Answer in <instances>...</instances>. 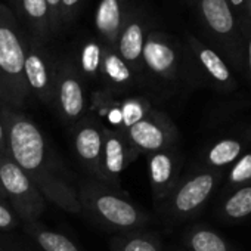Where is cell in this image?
<instances>
[{
	"instance_id": "6",
	"label": "cell",
	"mask_w": 251,
	"mask_h": 251,
	"mask_svg": "<svg viewBox=\"0 0 251 251\" xmlns=\"http://www.w3.org/2000/svg\"><path fill=\"white\" fill-rule=\"evenodd\" d=\"M52 105L55 106L59 120L68 127H74L89 112L84 78L73 59H59L56 64Z\"/></svg>"
},
{
	"instance_id": "22",
	"label": "cell",
	"mask_w": 251,
	"mask_h": 251,
	"mask_svg": "<svg viewBox=\"0 0 251 251\" xmlns=\"http://www.w3.org/2000/svg\"><path fill=\"white\" fill-rule=\"evenodd\" d=\"M109 248L111 251H163L160 236L145 229L115 233L109 241Z\"/></svg>"
},
{
	"instance_id": "15",
	"label": "cell",
	"mask_w": 251,
	"mask_h": 251,
	"mask_svg": "<svg viewBox=\"0 0 251 251\" xmlns=\"http://www.w3.org/2000/svg\"><path fill=\"white\" fill-rule=\"evenodd\" d=\"M12 3L15 5L14 14L28 40L46 46L53 37L46 0H12Z\"/></svg>"
},
{
	"instance_id": "23",
	"label": "cell",
	"mask_w": 251,
	"mask_h": 251,
	"mask_svg": "<svg viewBox=\"0 0 251 251\" xmlns=\"http://www.w3.org/2000/svg\"><path fill=\"white\" fill-rule=\"evenodd\" d=\"M197 59L202 71L205 73L210 83H213L219 90L230 89L233 84V77L225 61L211 49L200 48L197 52Z\"/></svg>"
},
{
	"instance_id": "14",
	"label": "cell",
	"mask_w": 251,
	"mask_h": 251,
	"mask_svg": "<svg viewBox=\"0 0 251 251\" xmlns=\"http://www.w3.org/2000/svg\"><path fill=\"white\" fill-rule=\"evenodd\" d=\"M147 36H148V28H147L145 18L138 9L133 8L114 48V50L121 56V59L127 62L141 78L144 77L142 52H144Z\"/></svg>"
},
{
	"instance_id": "33",
	"label": "cell",
	"mask_w": 251,
	"mask_h": 251,
	"mask_svg": "<svg viewBox=\"0 0 251 251\" xmlns=\"http://www.w3.org/2000/svg\"><path fill=\"white\" fill-rule=\"evenodd\" d=\"M248 73H250V77H251V40H250V45H248Z\"/></svg>"
},
{
	"instance_id": "27",
	"label": "cell",
	"mask_w": 251,
	"mask_h": 251,
	"mask_svg": "<svg viewBox=\"0 0 251 251\" xmlns=\"http://www.w3.org/2000/svg\"><path fill=\"white\" fill-rule=\"evenodd\" d=\"M20 222L21 219L15 213L12 205L5 198L0 197V230L2 232L12 230L20 225Z\"/></svg>"
},
{
	"instance_id": "29",
	"label": "cell",
	"mask_w": 251,
	"mask_h": 251,
	"mask_svg": "<svg viewBox=\"0 0 251 251\" xmlns=\"http://www.w3.org/2000/svg\"><path fill=\"white\" fill-rule=\"evenodd\" d=\"M61 2L62 0H46L49 14H50V25H52V33L56 36L61 31L62 23H61Z\"/></svg>"
},
{
	"instance_id": "12",
	"label": "cell",
	"mask_w": 251,
	"mask_h": 251,
	"mask_svg": "<svg viewBox=\"0 0 251 251\" xmlns=\"http://www.w3.org/2000/svg\"><path fill=\"white\" fill-rule=\"evenodd\" d=\"M142 68L144 74L160 81H175L179 70V56L176 49L160 34L154 31L148 33L142 52Z\"/></svg>"
},
{
	"instance_id": "3",
	"label": "cell",
	"mask_w": 251,
	"mask_h": 251,
	"mask_svg": "<svg viewBox=\"0 0 251 251\" xmlns=\"http://www.w3.org/2000/svg\"><path fill=\"white\" fill-rule=\"evenodd\" d=\"M27 34L14 11L0 3V105L23 109L28 100L24 77Z\"/></svg>"
},
{
	"instance_id": "21",
	"label": "cell",
	"mask_w": 251,
	"mask_h": 251,
	"mask_svg": "<svg viewBox=\"0 0 251 251\" xmlns=\"http://www.w3.org/2000/svg\"><path fill=\"white\" fill-rule=\"evenodd\" d=\"M24 229L42 251H84L67 235L49 229L39 222L24 223Z\"/></svg>"
},
{
	"instance_id": "1",
	"label": "cell",
	"mask_w": 251,
	"mask_h": 251,
	"mask_svg": "<svg viewBox=\"0 0 251 251\" xmlns=\"http://www.w3.org/2000/svg\"><path fill=\"white\" fill-rule=\"evenodd\" d=\"M8 132V155L27 173L45 200L70 214H81L77 188L52 154L39 124L23 109L3 106Z\"/></svg>"
},
{
	"instance_id": "36",
	"label": "cell",
	"mask_w": 251,
	"mask_h": 251,
	"mask_svg": "<svg viewBox=\"0 0 251 251\" xmlns=\"http://www.w3.org/2000/svg\"><path fill=\"white\" fill-rule=\"evenodd\" d=\"M250 9H251V5H250Z\"/></svg>"
},
{
	"instance_id": "26",
	"label": "cell",
	"mask_w": 251,
	"mask_h": 251,
	"mask_svg": "<svg viewBox=\"0 0 251 251\" xmlns=\"http://www.w3.org/2000/svg\"><path fill=\"white\" fill-rule=\"evenodd\" d=\"M225 191L251 185V151H247L225 175Z\"/></svg>"
},
{
	"instance_id": "8",
	"label": "cell",
	"mask_w": 251,
	"mask_h": 251,
	"mask_svg": "<svg viewBox=\"0 0 251 251\" xmlns=\"http://www.w3.org/2000/svg\"><path fill=\"white\" fill-rule=\"evenodd\" d=\"M56 64L53 53L46 48L33 43L27 37V53L24 65V77L30 96H34L45 105H52Z\"/></svg>"
},
{
	"instance_id": "11",
	"label": "cell",
	"mask_w": 251,
	"mask_h": 251,
	"mask_svg": "<svg viewBox=\"0 0 251 251\" xmlns=\"http://www.w3.org/2000/svg\"><path fill=\"white\" fill-rule=\"evenodd\" d=\"M147 161L152 200L158 207L179 183L185 158L176 147L150 154L147 155Z\"/></svg>"
},
{
	"instance_id": "19",
	"label": "cell",
	"mask_w": 251,
	"mask_h": 251,
	"mask_svg": "<svg viewBox=\"0 0 251 251\" xmlns=\"http://www.w3.org/2000/svg\"><path fill=\"white\" fill-rule=\"evenodd\" d=\"M183 251H236L233 245L207 225L191 226L182 238Z\"/></svg>"
},
{
	"instance_id": "13",
	"label": "cell",
	"mask_w": 251,
	"mask_h": 251,
	"mask_svg": "<svg viewBox=\"0 0 251 251\" xmlns=\"http://www.w3.org/2000/svg\"><path fill=\"white\" fill-rule=\"evenodd\" d=\"M99 80L103 86V92L115 98L132 93L142 83V78L132 70V67L108 46H102Z\"/></svg>"
},
{
	"instance_id": "24",
	"label": "cell",
	"mask_w": 251,
	"mask_h": 251,
	"mask_svg": "<svg viewBox=\"0 0 251 251\" xmlns=\"http://www.w3.org/2000/svg\"><path fill=\"white\" fill-rule=\"evenodd\" d=\"M201 9L208 25L219 34H226L233 28V18L226 0H202Z\"/></svg>"
},
{
	"instance_id": "20",
	"label": "cell",
	"mask_w": 251,
	"mask_h": 251,
	"mask_svg": "<svg viewBox=\"0 0 251 251\" xmlns=\"http://www.w3.org/2000/svg\"><path fill=\"white\" fill-rule=\"evenodd\" d=\"M217 216L227 223H236L248 219L251 216V185L227 191L219 204Z\"/></svg>"
},
{
	"instance_id": "30",
	"label": "cell",
	"mask_w": 251,
	"mask_h": 251,
	"mask_svg": "<svg viewBox=\"0 0 251 251\" xmlns=\"http://www.w3.org/2000/svg\"><path fill=\"white\" fill-rule=\"evenodd\" d=\"M8 152V132L3 115V105H0V155Z\"/></svg>"
},
{
	"instance_id": "9",
	"label": "cell",
	"mask_w": 251,
	"mask_h": 251,
	"mask_svg": "<svg viewBox=\"0 0 251 251\" xmlns=\"http://www.w3.org/2000/svg\"><path fill=\"white\" fill-rule=\"evenodd\" d=\"M105 124L98 115L87 112L73 129V150L87 177L100 180V155Z\"/></svg>"
},
{
	"instance_id": "28",
	"label": "cell",
	"mask_w": 251,
	"mask_h": 251,
	"mask_svg": "<svg viewBox=\"0 0 251 251\" xmlns=\"http://www.w3.org/2000/svg\"><path fill=\"white\" fill-rule=\"evenodd\" d=\"M83 0H62L61 2V23L70 24L75 18Z\"/></svg>"
},
{
	"instance_id": "18",
	"label": "cell",
	"mask_w": 251,
	"mask_h": 251,
	"mask_svg": "<svg viewBox=\"0 0 251 251\" xmlns=\"http://www.w3.org/2000/svg\"><path fill=\"white\" fill-rule=\"evenodd\" d=\"M248 148H251V144L244 138H220L202 151L198 167L226 175V172L248 151Z\"/></svg>"
},
{
	"instance_id": "31",
	"label": "cell",
	"mask_w": 251,
	"mask_h": 251,
	"mask_svg": "<svg viewBox=\"0 0 251 251\" xmlns=\"http://www.w3.org/2000/svg\"><path fill=\"white\" fill-rule=\"evenodd\" d=\"M0 251H24V250H20V248H17V247L12 245V244L0 242Z\"/></svg>"
},
{
	"instance_id": "4",
	"label": "cell",
	"mask_w": 251,
	"mask_h": 251,
	"mask_svg": "<svg viewBox=\"0 0 251 251\" xmlns=\"http://www.w3.org/2000/svg\"><path fill=\"white\" fill-rule=\"evenodd\" d=\"M223 179V173L197 167L188 176L180 177L172 194L157 208L170 220L183 222L194 219L207 205Z\"/></svg>"
},
{
	"instance_id": "35",
	"label": "cell",
	"mask_w": 251,
	"mask_h": 251,
	"mask_svg": "<svg viewBox=\"0 0 251 251\" xmlns=\"http://www.w3.org/2000/svg\"><path fill=\"white\" fill-rule=\"evenodd\" d=\"M0 197H2V198H5V194H3V191H2V188H0ZM6 200V198H5Z\"/></svg>"
},
{
	"instance_id": "10",
	"label": "cell",
	"mask_w": 251,
	"mask_h": 251,
	"mask_svg": "<svg viewBox=\"0 0 251 251\" xmlns=\"http://www.w3.org/2000/svg\"><path fill=\"white\" fill-rule=\"evenodd\" d=\"M138 157L139 154L123 132L105 126L100 155V182L121 189L123 173Z\"/></svg>"
},
{
	"instance_id": "5",
	"label": "cell",
	"mask_w": 251,
	"mask_h": 251,
	"mask_svg": "<svg viewBox=\"0 0 251 251\" xmlns=\"http://www.w3.org/2000/svg\"><path fill=\"white\" fill-rule=\"evenodd\" d=\"M0 188L23 223L39 222L48 201L8 152L0 155Z\"/></svg>"
},
{
	"instance_id": "16",
	"label": "cell",
	"mask_w": 251,
	"mask_h": 251,
	"mask_svg": "<svg viewBox=\"0 0 251 251\" xmlns=\"http://www.w3.org/2000/svg\"><path fill=\"white\" fill-rule=\"evenodd\" d=\"M99 106L106 112L109 121V126L106 127L120 132H126L154 108L152 103L142 96H126L118 99L115 96L106 95L105 92L102 95V100H99Z\"/></svg>"
},
{
	"instance_id": "25",
	"label": "cell",
	"mask_w": 251,
	"mask_h": 251,
	"mask_svg": "<svg viewBox=\"0 0 251 251\" xmlns=\"http://www.w3.org/2000/svg\"><path fill=\"white\" fill-rule=\"evenodd\" d=\"M102 43L99 40L86 42L80 50V61L77 68L83 78L99 80L100 75V62H102Z\"/></svg>"
},
{
	"instance_id": "34",
	"label": "cell",
	"mask_w": 251,
	"mask_h": 251,
	"mask_svg": "<svg viewBox=\"0 0 251 251\" xmlns=\"http://www.w3.org/2000/svg\"><path fill=\"white\" fill-rule=\"evenodd\" d=\"M230 2H232L233 5H236V6H238V5H241V3L244 2V0H230Z\"/></svg>"
},
{
	"instance_id": "32",
	"label": "cell",
	"mask_w": 251,
	"mask_h": 251,
	"mask_svg": "<svg viewBox=\"0 0 251 251\" xmlns=\"http://www.w3.org/2000/svg\"><path fill=\"white\" fill-rule=\"evenodd\" d=\"M242 138L251 144V123H248V124L245 126V127H244V130H242Z\"/></svg>"
},
{
	"instance_id": "17",
	"label": "cell",
	"mask_w": 251,
	"mask_h": 251,
	"mask_svg": "<svg viewBox=\"0 0 251 251\" xmlns=\"http://www.w3.org/2000/svg\"><path fill=\"white\" fill-rule=\"evenodd\" d=\"M132 11L129 0H99L93 23L99 42L103 46L115 48L117 39Z\"/></svg>"
},
{
	"instance_id": "2",
	"label": "cell",
	"mask_w": 251,
	"mask_h": 251,
	"mask_svg": "<svg viewBox=\"0 0 251 251\" xmlns=\"http://www.w3.org/2000/svg\"><path fill=\"white\" fill-rule=\"evenodd\" d=\"M81 213L105 230L124 233L145 229L151 214L132 201L121 189L86 177L77 186Z\"/></svg>"
},
{
	"instance_id": "7",
	"label": "cell",
	"mask_w": 251,
	"mask_h": 251,
	"mask_svg": "<svg viewBox=\"0 0 251 251\" xmlns=\"http://www.w3.org/2000/svg\"><path fill=\"white\" fill-rule=\"evenodd\" d=\"M123 133L139 155L172 150L179 144V129L175 121L167 112L157 108H152Z\"/></svg>"
}]
</instances>
